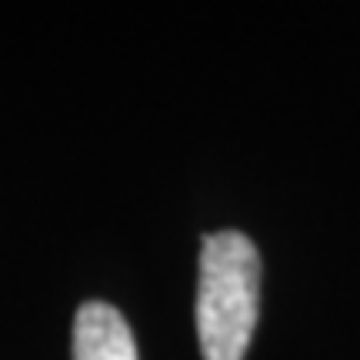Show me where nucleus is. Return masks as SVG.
Returning <instances> with one entry per match:
<instances>
[{
    "label": "nucleus",
    "instance_id": "obj_1",
    "mask_svg": "<svg viewBox=\"0 0 360 360\" xmlns=\"http://www.w3.org/2000/svg\"><path fill=\"white\" fill-rule=\"evenodd\" d=\"M260 304V254L240 231L207 233L197 281V340L204 360H244Z\"/></svg>",
    "mask_w": 360,
    "mask_h": 360
},
{
    "label": "nucleus",
    "instance_id": "obj_2",
    "mask_svg": "<svg viewBox=\"0 0 360 360\" xmlns=\"http://www.w3.org/2000/svg\"><path fill=\"white\" fill-rule=\"evenodd\" d=\"M74 360H137L124 314L103 300H87L74 317Z\"/></svg>",
    "mask_w": 360,
    "mask_h": 360
}]
</instances>
